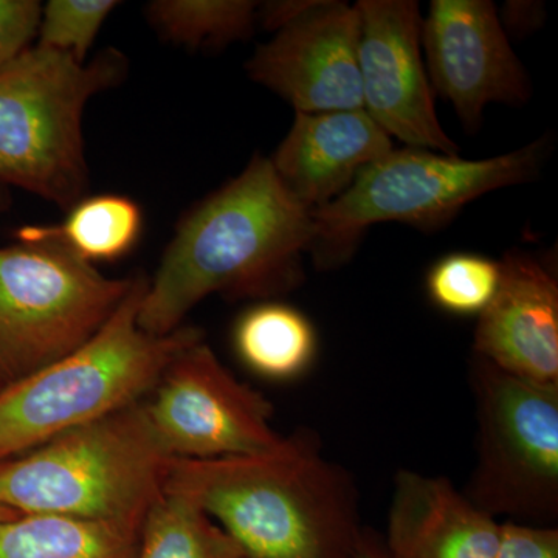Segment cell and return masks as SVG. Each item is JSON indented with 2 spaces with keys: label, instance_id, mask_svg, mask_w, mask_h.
<instances>
[{
  "label": "cell",
  "instance_id": "17",
  "mask_svg": "<svg viewBox=\"0 0 558 558\" xmlns=\"http://www.w3.org/2000/svg\"><path fill=\"white\" fill-rule=\"evenodd\" d=\"M238 357L256 376L274 381L300 379L318 355V337L303 312L279 301L248 307L233 329Z\"/></svg>",
  "mask_w": 558,
  "mask_h": 558
},
{
  "label": "cell",
  "instance_id": "2",
  "mask_svg": "<svg viewBox=\"0 0 558 558\" xmlns=\"http://www.w3.org/2000/svg\"><path fill=\"white\" fill-rule=\"evenodd\" d=\"M165 492L196 502L245 558H355L363 524L354 476L314 429L250 457L171 458Z\"/></svg>",
  "mask_w": 558,
  "mask_h": 558
},
{
  "label": "cell",
  "instance_id": "28",
  "mask_svg": "<svg viewBox=\"0 0 558 558\" xmlns=\"http://www.w3.org/2000/svg\"><path fill=\"white\" fill-rule=\"evenodd\" d=\"M16 515L17 513L11 512V510L2 508V506H0V520L11 519V517Z\"/></svg>",
  "mask_w": 558,
  "mask_h": 558
},
{
  "label": "cell",
  "instance_id": "26",
  "mask_svg": "<svg viewBox=\"0 0 558 558\" xmlns=\"http://www.w3.org/2000/svg\"><path fill=\"white\" fill-rule=\"evenodd\" d=\"M355 558H388L380 532L373 527H363Z\"/></svg>",
  "mask_w": 558,
  "mask_h": 558
},
{
  "label": "cell",
  "instance_id": "21",
  "mask_svg": "<svg viewBox=\"0 0 558 558\" xmlns=\"http://www.w3.org/2000/svg\"><path fill=\"white\" fill-rule=\"evenodd\" d=\"M499 281L497 260L475 253H450L428 271V299L449 314L480 317L494 300Z\"/></svg>",
  "mask_w": 558,
  "mask_h": 558
},
{
  "label": "cell",
  "instance_id": "29",
  "mask_svg": "<svg viewBox=\"0 0 558 558\" xmlns=\"http://www.w3.org/2000/svg\"><path fill=\"white\" fill-rule=\"evenodd\" d=\"M7 384H9V380H7L5 377H3V374L0 373V388L5 387Z\"/></svg>",
  "mask_w": 558,
  "mask_h": 558
},
{
  "label": "cell",
  "instance_id": "7",
  "mask_svg": "<svg viewBox=\"0 0 558 558\" xmlns=\"http://www.w3.org/2000/svg\"><path fill=\"white\" fill-rule=\"evenodd\" d=\"M469 387L475 464L462 494L501 523L557 526L558 384L519 379L472 354Z\"/></svg>",
  "mask_w": 558,
  "mask_h": 558
},
{
  "label": "cell",
  "instance_id": "9",
  "mask_svg": "<svg viewBox=\"0 0 558 558\" xmlns=\"http://www.w3.org/2000/svg\"><path fill=\"white\" fill-rule=\"evenodd\" d=\"M143 407L170 458L250 457L286 439L274 427V403L238 379L204 340L168 363Z\"/></svg>",
  "mask_w": 558,
  "mask_h": 558
},
{
  "label": "cell",
  "instance_id": "24",
  "mask_svg": "<svg viewBox=\"0 0 558 558\" xmlns=\"http://www.w3.org/2000/svg\"><path fill=\"white\" fill-rule=\"evenodd\" d=\"M495 558H558V527L502 523Z\"/></svg>",
  "mask_w": 558,
  "mask_h": 558
},
{
  "label": "cell",
  "instance_id": "10",
  "mask_svg": "<svg viewBox=\"0 0 558 558\" xmlns=\"http://www.w3.org/2000/svg\"><path fill=\"white\" fill-rule=\"evenodd\" d=\"M359 70L363 110L409 148L458 156L440 126L422 60V17L413 0H360Z\"/></svg>",
  "mask_w": 558,
  "mask_h": 558
},
{
  "label": "cell",
  "instance_id": "6",
  "mask_svg": "<svg viewBox=\"0 0 558 558\" xmlns=\"http://www.w3.org/2000/svg\"><path fill=\"white\" fill-rule=\"evenodd\" d=\"M545 156L543 140L484 160L392 149L363 168L340 197L312 211V260L319 270L343 266L354 255L360 238L376 223L440 229L484 194L534 179Z\"/></svg>",
  "mask_w": 558,
  "mask_h": 558
},
{
  "label": "cell",
  "instance_id": "16",
  "mask_svg": "<svg viewBox=\"0 0 558 558\" xmlns=\"http://www.w3.org/2000/svg\"><path fill=\"white\" fill-rule=\"evenodd\" d=\"M143 523L16 515L0 520V558H137Z\"/></svg>",
  "mask_w": 558,
  "mask_h": 558
},
{
  "label": "cell",
  "instance_id": "14",
  "mask_svg": "<svg viewBox=\"0 0 558 558\" xmlns=\"http://www.w3.org/2000/svg\"><path fill=\"white\" fill-rule=\"evenodd\" d=\"M502 523L476 508L446 476L400 469L384 538L388 558H495Z\"/></svg>",
  "mask_w": 558,
  "mask_h": 558
},
{
  "label": "cell",
  "instance_id": "5",
  "mask_svg": "<svg viewBox=\"0 0 558 558\" xmlns=\"http://www.w3.org/2000/svg\"><path fill=\"white\" fill-rule=\"evenodd\" d=\"M128 73L126 54L101 51L86 64L35 46L0 68V185L70 209L84 197L83 112Z\"/></svg>",
  "mask_w": 558,
  "mask_h": 558
},
{
  "label": "cell",
  "instance_id": "8",
  "mask_svg": "<svg viewBox=\"0 0 558 558\" xmlns=\"http://www.w3.org/2000/svg\"><path fill=\"white\" fill-rule=\"evenodd\" d=\"M134 278H106L51 241L0 248V373L20 380L94 339Z\"/></svg>",
  "mask_w": 558,
  "mask_h": 558
},
{
  "label": "cell",
  "instance_id": "25",
  "mask_svg": "<svg viewBox=\"0 0 558 558\" xmlns=\"http://www.w3.org/2000/svg\"><path fill=\"white\" fill-rule=\"evenodd\" d=\"M505 32L517 36H526L535 32L545 20V9L538 2H506L498 13Z\"/></svg>",
  "mask_w": 558,
  "mask_h": 558
},
{
  "label": "cell",
  "instance_id": "23",
  "mask_svg": "<svg viewBox=\"0 0 558 558\" xmlns=\"http://www.w3.org/2000/svg\"><path fill=\"white\" fill-rule=\"evenodd\" d=\"M40 16L43 7L36 0H0V68L31 49Z\"/></svg>",
  "mask_w": 558,
  "mask_h": 558
},
{
  "label": "cell",
  "instance_id": "27",
  "mask_svg": "<svg viewBox=\"0 0 558 558\" xmlns=\"http://www.w3.org/2000/svg\"><path fill=\"white\" fill-rule=\"evenodd\" d=\"M9 205V196H7V191L0 185V209L5 208Z\"/></svg>",
  "mask_w": 558,
  "mask_h": 558
},
{
  "label": "cell",
  "instance_id": "3",
  "mask_svg": "<svg viewBox=\"0 0 558 558\" xmlns=\"http://www.w3.org/2000/svg\"><path fill=\"white\" fill-rule=\"evenodd\" d=\"M148 284L145 275L135 277L119 310L78 351L0 388V462L140 402L180 351L204 340L190 326L168 336L140 328Z\"/></svg>",
  "mask_w": 558,
  "mask_h": 558
},
{
  "label": "cell",
  "instance_id": "18",
  "mask_svg": "<svg viewBox=\"0 0 558 558\" xmlns=\"http://www.w3.org/2000/svg\"><path fill=\"white\" fill-rule=\"evenodd\" d=\"M58 226H27L17 241H51L87 263L117 260L137 245L143 230L142 208L120 194L83 197Z\"/></svg>",
  "mask_w": 558,
  "mask_h": 558
},
{
  "label": "cell",
  "instance_id": "1",
  "mask_svg": "<svg viewBox=\"0 0 558 558\" xmlns=\"http://www.w3.org/2000/svg\"><path fill=\"white\" fill-rule=\"evenodd\" d=\"M314 241L312 211L286 190L270 159L255 156L236 179L180 219L138 311V326L168 336L209 295L270 299L303 281Z\"/></svg>",
  "mask_w": 558,
  "mask_h": 558
},
{
  "label": "cell",
  "instance_id": "12",
  "mask_svg": "<svg viewBox=\"0 0 558 558\" xmlns=\"http://www.w3.org/2000/svg\"><path fill=\"white\" fill-rule=\"evenodd\" d=\"M355 5L311 0L250 58L247 73L296 112L363 109Z\"/></svg>",
  "mask_w": 558,
  "mask_h": 558
},
{
  "label": "cell",
  "instance_id": "22",
  "mask_svg": "<svg viewBox=\"0 0 558 558\" xmlns=\"http://www.w3.org/2000/svg\"><path fill=\"white\" fill-rule=\"evenodd\" d=\"M119 5L113 0H50L43 7L38 46L86 62L102 24Z\"/></svg>",
  "mask_w": 558,
  "mask_h": 558
},
{
  "label": "cell",
  "instance_id": "20",
  "mask_svg": "<svg viewBox=\"0 0 558 558\" xmlns=\"http://www.w3.org/2000/svg\"><path fill=\"white\" fill-rule=\"evenodd\" d=\"M258 9L250 0H154L145 13L161 39L205 50L252 36Z\"/></svg>",
  "mask_w": 558,
  "mask_h": 558
},
{
  "label": "cell",
  "instance_id": "11",
  "mask_svg": "<svg viewBox=\"0 0 558 558\" xmlns=\"http://www.w3.org/2000/svg\"><path fill=\"white\" fill-rule=\"evenodd\" d=\"M421 46L433 92L453 106L465 130H480L490 102L523 106L532 84L498 10L488 0H433Z\"/></svg>",
  "mask_w": 558,
  "mask_h": 558
},
{
  "label": "cell",
  "instance_id": "4",
  "mask_svg": "<svg viewBox=\"0 0 558 558\" xmlns=\"http://www.w3.org/2000/svg\"><path fill=\"white\" fill-rule=\"evenodd\" d=\"M170 459L140 400L0 462V506L17 515L143 523L163 494Z\"/></svg>",
  "mask_w": 558,
  "mask_h": 558
},
{
  "label": "cell",
  "instance_id": "19",
  "mask_svg": "<svg viewBox=\"0 0 558 558\" xmlns=\"http://www.w3.org/2000/svg\"><path fill=\"white\" fill-rule=\"evenodd\" d=\"M137 558H245L240 546L201 509L165 492L146 513Z\"/></svg>",
  "mask_w": 558,
  "mask_h": 558
},
{
  "label": "cell",
  "instance_id": "13",
  "mask_svg": "<svg viewBox=\"0 0 558 558\" xmlns=\"http://www.w3.org/2000/svg\"><path fill=\"white\" fill-rule=\"evenodd\" d=\"M494 300L476 323L473 355L534 384H558V284L539 260L508 253Z\"/></svg>",
  "mask_w": 558,
  "mask_h": 558
},
{
  "label": "cell",
  "instance_id": "15",
  "mask_svg": "<svg viewBox=\"0 0 558 558\" xmlns=\"http://www.w3.org/2000/svg\"><path fill=\"white\" fill-rule=\"evenodd\" d=\"M391 150V138L363 109L296 112L270 163L286 190L314 211L340 197L363 168Z\"/></svg>",
  "mask_w": 558,
  "mask_h": 558
}]
</instances>
